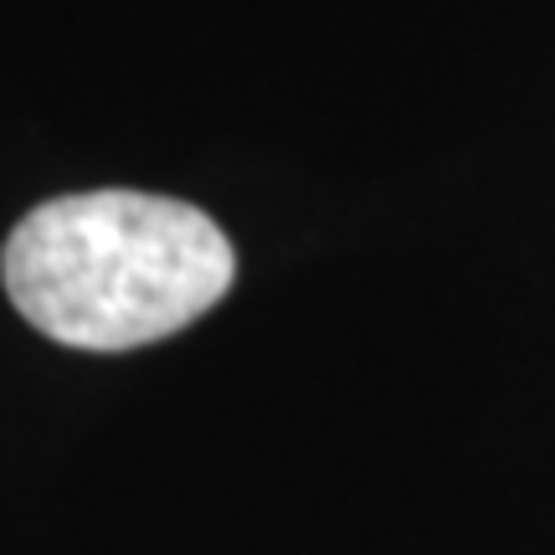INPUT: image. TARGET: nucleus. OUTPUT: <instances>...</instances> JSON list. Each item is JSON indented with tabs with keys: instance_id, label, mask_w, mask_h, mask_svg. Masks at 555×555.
Wrapping results in <instances>:
<instances>
[{
	"instance_id": "1",
	"label": "nucleus",
	"mask_w": 555,
	"mask_h": 555,
	"mask_svg": "<svg viewBox=\"0 0 555 555\" xmlns=\"http://www.w3.org/2000/svg\"><path fill=\"white\" fill-rule=\"evenodd\" d=\"M0 278L26 324L73 350H134L217 304L237 253L201 206L150 191H82L16 221Z\"/></svg>"
}]
</instances>
